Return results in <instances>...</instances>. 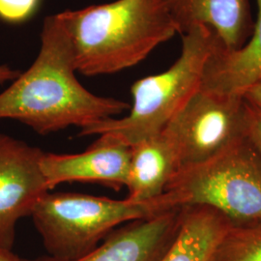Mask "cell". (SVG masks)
<instances>
[{
    "label": "cell",
    "instance_id": "1",
    "mask_svg": "<svg viewBox=\"0 0 261 261\" xmlns=\"http://www.w3.org/2000/svg\"><path fill=\"white\" fill-rule=\"evenodd\" d=\"M75 56L62 12L47 16L32 65L0 93V119H13L46 136L115 118L130 105L90 92L75 75Z\"/></svg>",
    "mask_w": 261,
    "mask_h": 261
},
{
    "label": "cell",
    "instance_id": "2",
    "mask_svg": "<svg viewBox=\"0 0 261 261\" xmlns=\"http://www.w3.org/2000/svg\"><path fill=\"white\" fill-rule=\"evenodd\" d=\"M62 14L76 72L86 76L138 65L178 33L167 0H115Z\"/></svg>",
    "mask_w": 261,
    "mask_h": 261
},
{
    "label": "cell",
    "instance_id": "3",
    "mask_svg": "<svg viewBox=\"0 0 261 261\" xmlns=\"http://www.w3.org/2000/svg\"><path fill=\"white\" fill-rule=\"evenodd\" d=\"M219 43L209 28H191L182 34L181 53L172 65L133 84L128 115L98 122L82 129L79 135L99 136L130 147L158 135L200 88L207 61Z\"/></svg>",
    "mask_w": 261,
    "mask_h": 261
},
{
    "label": "cell",
    "instance_id": "4",
    "mask_svg": "<svg viewBox=\"0 0 261 261\" xmlns=\"http://www.w3.org/2000/svg\"><path fill=\"white\" fill-rule=\"evenodd\" d=\"M169 209L205 206L232 224L261 222V158L246 136L200 164L183 167L163 195Z\"/></svg>",
    "mask_w": 261,
    "mask_h": 261
},
{
    "label": "cell",
    "instance_id": "5",
    "mask_svg": "<svg viewBox=\"0 0 261 261\" xmlns=\"http://www.w3.org/2000/svg\"><path fill=\"white\" fill-rule=\"evenodd\" d=\"M167 211L160 196L134 202L127 198L47 192L30 217L48 255L70 260L93 251L116 226Z\"/></svg>",
    "mask_w": 261,
    "mask_h": 261
},
{
    "label": "cell",
    "instance_id": "6",
    "mask_svg": "<svg viewBox=\"0 0 261 261\" xmlns=\"http://www.w3.org/2000/svg\"><path fill=\"white\" fill-rule=\"evenodd\" d=\"M249 113L241 95L199 88L164 130L177 146L180 168L205 162L245 138Z\"/></svg>",
    "mask_w": 261,
    "mask_h": 261
},
{
    "label": "cell",
    "instance_id": "7",
    "mask_svg": "<svg viewBox=\"0 0 261 261\" xmlns=\"http://www.w3.org/2000/svg\"><path fill=\"white\" fill-rule=\"evenodd\" d=\"M44 153L0 133V251H12L18 222L49 192L41 169Z\"/></svg>",
    "mask_w": 261,
    "mask_h": 261
},
{
    "label": "cell",
    "instance_id": "8",
    "mask_svg": "<svg viewBox=\"0 0 261 261\" xmlns=\"http://www.w3.org/2000/svg\"><path fill=\"white\" fill-rule=\"evenodd\" d=\"M182 208L148 219L137 220L115 228L93 251L75 259L50 255L20 261H159L173 242L181 223Z\"/></svg>",
    "mask_w": 261,
    "mask_h": 261
},
{
    "label": "cell",
    "instance_id": "9",
    "mask_svg": "<svg viewBox=\"0 0 261 261\" xmlns=\"http://www.w3.org/2000/svg\"><path fill=\"white\" fill-rule=\"evenodd\" d=\"M130 147L98 139L83 153H44L41 169L49 191L67 182L98 183L120 191L126 187Z\"/></svg>",
    "mask_w": 261,
    "mask_h": 261
},
{
    "label": "cell",
    "instance_id": "10",
    "mask_svg": "<svg viewBox=\"0 0 261 261\" xmlns=\"http://www.w3.org/2000/svg\"><path fill=\"white\" fill-rule=\"evenodd\" d=\"M179 34L202 25L214 32L222 47H243L252 35L254 19L250 0H167Z\"/></svg>",
    "mask_w": 261,
    "mask_h": 261
},
{
    "label": "cell",
    "instance_id": "11",
    "mask_svg": "<svg viewBox=\"0 0 261 261\" xmlns=\"http://www.w3.org/2000/svg\"><path fill=\"white\" fill-rule=\"evenodd\" d=\"M180 166L177 146L166 130L130 146L126 198L146 202L163 195Z\"/></svg>",
    "mask_w": 261,
    "mask_h": 261
},
{
    "label": "cell",
    "instance_id": "12",
    "mask_svg": "<svg viewBox=\"0 0 261 261\" xmlns=\"http://www.w3.org/2000/svg\"><path fill=\"white\" fill-rule=\"evenodd\" d=\"M256 18L252 35L237 49L227 50L221 43L205 66L200 88L215 93L241 95L261 80V0H254Z\"/></svg>",
    "mask_w": 261,
    "mask_h": 261
},
{
    "label": "cell",
    "instance_id": "13",
    "mask_svg": "<svg viewBox=\"0 0 261 261\" xmlns=\"http://www.w3.org/2000/svg\"><path fill=\"white\" fill-rule=\"evenodd\" d=\"M231 222L205 206L182 207L176 237L159 261H210Z\"/></svg>",
    "mask_w": 261,
    "mask_h": 261
},
{
    "label": "cell",
    "instance_id": "14",
    "mask_svg": "<svg viewBox=\"0 0 261 261\" xmlns=\"http://www.w3.org/2000/svg\"><path fill=\"white\" fill-rule=\"evenodd\" d=\"M210 261H261V222L231 224Z\"/></svg>",
    "mask_w": 261,
    "mask_h": 261
},
{
    "label": "cell",
    "instance_id": "15",
    "mask_svg": "<svg viewBox=\"0 0 261 261\" xmlns=\"http://www.w3.org/2000/svg\"><path fill=\"white\" fill-rule=\"evenodd\" d=\"M42 0H0V20L10 24H20L32 19Z\"/></svg>",
    "mask_w": 261,
    "mask_h": 261
},
{
    "label": "cell",
    "instance_id": "16",
    "mask_svg": "<svg viewBox=\"0 0 261 261\" xmlns=\"http://www.w3.org/2000/svg\"><path fill=\"white\" fill-rule=\"evenodd\" d=\"M250 105V103H249ZM247 137L261 158V111L250 105Z\"/></svg>",
    "mask_w": 261,
    "mask_h": 261
},
{
    "label": "cell",
    "instance_id": "17",
    "mask_svg": "<svg viewBox=\"0 0 261 261\" xmlns=\"http://www.w3.org/2000/svg\"><path fill=\"white\" fill-rule=\"evenodd\" d=\"M243 97L251 106L261 111V80L252 85Z\"/></svg>",
    "mask_w": 261,
    "mask_h": 261
},
{
    "label": "cell",
    "instance_id": "18",
    "mask_svg": "<svg viewBox=\"0 0 261 261\" xmlns=\"http://www.w3.org/2000/svg\"><path fill=\"white\" fill-rule=\"evenodd\" d=\"M20 73L21 71L13 69L9 66L0 65V84L15 81L20 75Z\"/></svg>",
    "mask_w": 261,
    "mask_h": 261
},
{
    "label": "cell",
    "instance_id": "19",
    "mask_svg": "<svg viewBox=\"0 0 261 261\" xmlns=\"http://www.w3.org/2000/svg\"><path fill=\"white\" fill-rule=\"evenodd\" d=\"M0 261H20V257L12 251H0Z\"/></svg>",
    "mask_w": 261,
    "mask_h": 261
}]
</instances>
